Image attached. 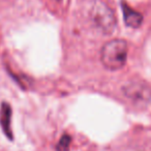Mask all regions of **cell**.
I'll return each instance as SVG.
<instances>
[{"mask_svg":"<svg viewBox=\"0 0 151 151\" xmlns=\"http://www.w3.org/2000/svg\"><path fill=\"white\" fill-rule=\"evenodd\" d=\"M128 47L123 40H112L101 48V61L109 70H118L125 65Z\"/></svg>","mask_w":151,"mask_h":151,"instance_id":"6da1fadb","label":"cell"},{"mask_svg":"<svg viewBox=\"0 0 151 151\" xmlns=\"http://www.w3.org/2000/svg\"><path fill=\"white\" fill-rule=\"evenodd\" d=\"M89 20L95 29L105 35H110L116 29L117 20L113 9L101 0H95L89 9Z\"/></svg>","mask_w":151,"mask_h":151,"instance_id":"7a4b0ae2","label":"cell"},{"mask_svg":"<svg viewBox=\"0 0 151 151\" xmlns=\"http://www.w3.org/2000/svg\"><path fill=\"white\" fill-rule=\"evenodd\" d=\"M123 93L127 99L134 103H146L151 97V91L144 83L130 82L123 87Z\"/></svg>","mask_w":151,"mask_h":151,"instance_id":"3957f363","label":"cell"},{"mask_svg":"<svg viewBox=\"0 0 151 151\" xmlns=\"http://www.w3.org/2000/svg\"><path fill=\"white\" fill-rule=\"evenodd\" d=\"M121 7H122V13H123L124 23L130 28L140 27L143 22V16L139 12L132 9L125 2L121 3Z\"/></svg>","mask_w":151,"mask_h":151,"instance_id":"277c9868","label":"cell"},{"mask_svg":"<svg viewBox=\"0 0 151 151\" xmlns=\"http://www.w3.org/2000/svg\"><path fill=\"white\" fill-rule=\"evenodd\" d=\"M11 120H12V108L9 104L2 103L0 108V125L2 127L5 136L13 140V132L11 127Z\"/></svg>","mask_w":151,"mask_h":151,"instance_id":"5b68a950","label":"cell"},{"mask_svg":"<svg viewBox=\"0 0 151 151\" xmlns=\"http://www.w3.org/2000/svg\"><path fill=\"white\" fill-rule=\"evenodd\" d=\"M71 142V138L68 134H63L57 144V150L58 151H68L69 145Z\"/></svg>","mask_w":151,"mask_h":151,"instance_id":"8992f818","label":"cell"}]
</instances>
